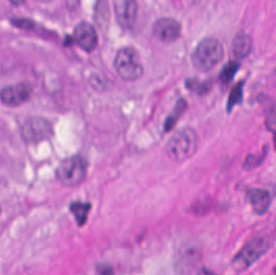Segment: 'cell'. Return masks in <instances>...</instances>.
I'll use <instances>...</instances> for the list:
<instances>
[{
	"instance_id": "cell-23",
	"label": "cell",
	"mask_w": 276,
	"mask_h": 275,
	"mask_svg": "<svg viewBox=\"0 0 276 275\" xmlns=\"http://www.w3.org/2000/svg\"><path fill=\"white\" fill-rule=\"evenodd\" d=\"M0 212H1V208H0Z\"/></svg>"
},
{
	"instance_id": "cell-16",
	"label": "cell",
	"mask_w": 276,
	"mask_h": 275,
	"mask_svg": "<svg viewBox=\"0 0 276 275\" xmlns=\"http://www.w3.org/2000/svg\"><path fill=\"white\" fill-rule=\"evenodd\" d=\"M265 125L266 128L276 132V103H270L266 107Z\"/></svg>"
},
{
	"instance_id": "cell-22",
	"label": "cell",
	"mask_w": 276,
	"mask_h": 275,
	"mask_svg": "<svg viewBox=\"0 0 276 275\" xmlns=\"http://www.w3.org/2000/svg\"><path fill=\"white\" fill-rule=\"evenodd\" d=\"M274 274L276 275V267L274 268Z\"/></svg>"
},
{
	"instance_id": "cell-4",
	"label": "cell",
	"mask_w": 276,
	"mask_h": 275,
	"mask_svg": "<svg viewBox=\"0 0 276 275\" xmlns=\"http://www.w3.org/2000/svg\"><path fill=\"white\" fill-rule=\"evenodd\" d=\"M87 161L76 155L62 161L57 168L56 175L62 185L71 187L79 185L87 176Z\"/></svg>"
},
{
	"instance_id": "cell-13",
	"label": "cell",
	"mask_w": 276,
	"mask_h": 275,
	"mask_svg": "<svg viewBox=\"0 0 276 275\" xmlns=\"http://www.w3.org/2000/svg\"><path fill=\"white\" fill-rule=\"evenodd\" d=\"M70 209V212L74 215L78 225L83 226L87 222L89 212L91 209V204L90 203L74 202L71 203Z\"/></svg>"
},
{
	"instance_id": "cell-1",
	"label": "cell",
	"mask_w": 276,
	"mask_h": 275,
	"mask_svg": "<svg viewBox=\"0 0 276 275\" xmlns=\"http://www.w3.org/2000/svg\"><path fill=\"white\" fill-rule=\"evenodd\" d=\"M197 144L196 131L191 127H181L170 138L166 150L171 159L182 163L196 153Z\"/></svg>"
},
{
	"instance_id": "cell-11",
	"label": "cell",
	"mask_w": 276,
	"mask_h": 275,
	"mask_svg": "<svg viewBox=\"0 0 276 275\" xmlns=\"http://www.w3.org/2000/svg\"><path fill=\"white\" fill-rule=\"evenodd\" d=\"M247 199L254 212L258 215L266 213L270 205V195L266 190H249Z\"/></svg>"
},
{
	"instance_id": "cell-15",
	"label": "cell",
	"mask_w": 276,
	"mask_h": 275,
	"mask_svg": "<svg viewBox=\"0 0 276 275\" xmlns=\"http://www.w3.org/2000/svg\"><path fill=\"white\" fill-rule=\"evenodd\" d=\"M239 68L240 64L237 61H229V62H227L220 74V79L221 82L224 84H229L231 81H233Z\"/></svg>"
},
{
	"instance_id": "cell-12",
	"label": "cell",
	"mask_w": 276,
	"mask_h": 275,
	"mask_svg": "<svg viewBox=\"0 0 276 275\" xmlns=\"http://www.w3.org/2000/svg\"><path fill=\"white\" fill-rule=\"evenodd\" d=\"M252 39L250 36L244 32L237 33L232 42L233 55L238 59L245 58L251 53Z\"/></svg>"
},
{
	"instance_id": "cell-7",
	"label": "cell",
	"mask_w": 276,
	"mask_h": 275,
	"mask_svg": "<svg viewBox=\"0 0 276 275\" xmlns=\"http://www.w3.org/2000/svg\"><path fill=\"white\" fill-rule=\"evenodd\" d=\"M182 27L179 21L171 17H163L155 21L153 32L159 41L170 43L180 37Z\"/></svg>"
},
{
	"instance_id": "cell-9",
	"label": "cell",
	"mask_w": 276,
	"mask_h": 275,
	"mask_svg": "<svg viewBox=\"0 0 276 275\" xmlns=\"http://www.w3.org/2000/svg\"><path fill=\"white\" fill-rule=\"evenodd\" d=\"M74 39L83 50L91 52L98 45V35L95 28L90 23H78L74 29Z\"/></svg>"
},
{
	"instance_id": "cell-21",
	"label": "cell",
	"mask_w": 276,
	"mask_h": 275,
	"mask_svg": "<svg viewBox=\"0 0 276 275\" xmlns=\"http://www.w3.org/2000/svg\"><path fill=\"white\" fill-rule=\"evenodd\" d=\"M273 144H274V150L276 151V132H274V136H273Z\"/></svg>"
},
{
	"instance_id": "cell-19",
	"label": "cell",
	"mask_w": 276,
	"mask_h": 275,
	"mask_svg": "<svg viewBox=\"0 0 276 275\" xmlns=\"http://www.w3.org/2000/svg\"><path fill=\"white\" fill-rule=\"evenodd\" d=\"M197 275H216V273H213L212 271L209 270V269H207V268H202L198 272V274Z\"/></svg>"
},
{
	"instance_id": "cell-5",
	"label": "cell",
	"mask_w": 276,
	"mask_h": 275,
	"mask_svg": "<svg viewBox=\"0 0 276 275\" xmlns=\"http://www.w3.org/2000/svg\"><path fill=\"white\" fill-rule=\"evenodd\" d=\"M267 244L262 239L256 238L248 243L235 256L233 265L237 270L247 269L267 250Z\"/></svg>"
},
{
	"instance_id": "cell-14",
	"label": "cell",
	"mask_w": 276,
	"mask_h": 275,
	"mask_svg": "<svg viewBox=\"0 0 276 275\" xmlns=\"http://www.w3.org/2000/svg\"><path fill=\"white\" fill-rule=\"evenodd\" d=\"M244 85H245L244 80L240 81L231 90L229 99H228V103H227L228 112H231L236 105L240 104L242 102Z\"/></svg>"
},
{
	"instance_id": "cell-18",
	"label": "cell",
	"mask_w": 276,
	"mask_h": 275,
	"mask_svg": "<svg viewBox=\"0 0 276 275\" xmlns=\"http://www.w3.org/2000/svg\"><path fill=\"white\" fill-rule=\"evenodd\" d=\"M12 23L16 27L26 29V30L33 29V27H34L33 21L27 20V19H13Z\"/></svg>"
},
{
	"instance_id": "cell-20",
	"label": "cell",
	"mask_w": 276,
	"mask_h": 275,
	"mask_svg": "<svg viewBox=\"0 0 276 275\" xmlns=\"http://www.w3.org/2000/svg\"><path fill=\"white\" fill-rule=\"evenodd\" d=\"M100 272H101V273L103 275H111V273H112V271H111V268L106 266L101 267Z\"/></svg>"
},
{
	"instance_id": "cell-6",
	"label": "cell",
	"mask_w": 276,
	"mask_h": 275,
	"mask_svg": "<svg viewBox=\"0 0 276 275\" xmlns=\"http://www.w3.org/2000/svg\"><path fill=\"white\" fill-rule=\"evenodd\" d=\"M33 87L27 82L5 86L0 90V100L9 107H18L31 98Z\"/></svg>"
},
{
	"instance_id": "cell-8",
	"label": "cell",
	"mask_w": 276,
	"mask_h": 275,
	"mask_svg": "<svg viewBox=\"0 0 276 275\" xmlns=\"http://www.w3.org/2000/svg\"><path fill=\"white\" fill-rule=\"evenodd\" d=\"M113 5L115 18L120 27L132 28L137 17V4L132 0H115Z\"/></svg>"
},
{
	"instance_id": "cell-17",
	"label": "cell",
	"mask_w": 276,
	"mask_h": 275,
	"mask_svg": "<svg viewBox=\"0 0 276 275\" xmlns=\"http://www.w3.org/2000/svg\"><path fill=\"white\" fill-rule=\"evenodd\" d=\"M266 152H267V148H264L261 154H249L245 158L243 168L245 170H250L259 166L266 157Z\"/></svg>"
},
{
	"instance_id": "cell-10",
	"label": "cell",
	"mask_w": 276,
	"mask_h": 275,
	"mask_svg": "<svg viewBox=\"0 0 276 275\" xmlns=\"http://www.w3.org/2000/svg\"><path fill=\"white\" fill-rule=\"evenodd\" d=\"M50 132L49 123L42 118H32L23 127V136L30 142L43 140L50 135Z\"/></svg>"
},
{
	"instance_id": "cell-3",
	"label": "cell",
	"mask_w": 276,
	"mask_h": 275,
	"mask_svg": "<svg viewBox=\"0 0 276 275\" xmlns=\"http://www.w3.org/2000/svg\"><path fill=\"white\" fill-rule=\"evenodd\" d=\"M114 66L119 75L127 81L136 80L144 74V66L137 51L129 46L118 50L114 58Z\"/></svg>"
},
{
	"instance_id": "cell-2",
	"label": "cell",
	"mask_w": 276,
	"mask_h": 275,
	"mask_svg": "<svg viewBox=\"0 0 276 275\" xmlns=\"http://www.w3.org/2000/svg\"><path fill=\"white\" fill-rule=\"evenodd\" d=\"M224 57V47L214 37H205L199 42L192 55V64L196 70L207 72L221 62Z\"/></svg>"
}]
</instances>
